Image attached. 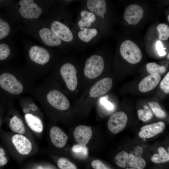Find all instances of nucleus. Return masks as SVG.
<instances>
[{"label":"nucleus","mask_w":169,"mask_h":169,"mask_svg":"<svg viewBox=\"0 0 169 169\" xmlns=\"http://www.w3.org/2000/svg\"><path fill=\"white\" fill-rule=\"evenodd\" d=\"M72 151L74 156L79 159H85L88 156L87 147L79 144L73 146L72 148Z\"/></svg>","instance_id":"b1692460"},{"label":"nucleus","mask_w":169,"mask_h":169,"mask_svg":"<svg viewBox=\"0 0 169 169\" xmlns=\"http://www.w3.org/2000/svg\"><path fill=\"white\" fill-rule=\"evenodd\" d=\"M127 164L131 168H136V156L131 153L129 155V161Z\"/></svg>","instance_id":"c9c22d12"},{"label":"nucleus","mask_w":169,"mask_h":169,"mask_svg":"<svg viewBox=\"0 0 169 169\" xmlns=\"http://www.w3.org/2000/svg\"><path fill=\"white\" fill-rule=\"evenodd\" d=\"M92 134L91 126L81 125L75 128L74 136L75 140L79 144L85 146L91 139Z\"/></svg>","instance_id":"4468645a"},{"label":"nucleus","mask_w":169,"mask_h":169,"mask_svg":"<svg viewBox=\"0 0 169 169\" xmlns=\"http://www.w3.org/2000/svg\"><path fill=\"white\" fill-rule=\"evenodd\" d=\"M126 169H129V168H127Z\"/></svg>","instance_id":"37998d69"},{"label":"nucleus","mask_w":169,"mask_h":169,"mask_svg":"<svg viewBox=\"0 0 169 169\" xmlns=\"http://www.w3.org/2000/svg\"><path fill=\"white\" fill-rule=\"evenodd\" d=\"M169 54H168V55H167V58L168 59H169Z\"/></svg>","instance_id":"a19ab883"},{"label":"nucleus","mask_w":169,"mask_h":169,"mask_svg":"<svg viewBox=\"0 0 169 169\" xmlns=\"http://www.w3.org/2000/svg\"><path fill=\"white\" fill-rule=\"evenodd\" d=\"M57 165L60 169H77L76 166L67 159L59 158L57 161Z\"/></svg>","instance_id":"c756f323"},{"label":"nucleus","mask_w":169,"mask_h":169,"mask_svg":"<svg viewBox=\"0 0 169 169\" xmlns=\"http://www.w3.org/2000/svg\"><path fill=\"white\" fill-rule=\"evenodd\" d=\"M143 9L139 5L132 4L126 8L124 14V19L130 25L137 24L143 17Z\"/></svg>","instance_id":"9d476101"},{"label":"nucleus","mask_w":169,"mask_h":169,"mask_svg":"<svg viewBox=\"0 0 169 169\" xmlns=\"http://www.w3.org/2000/svg\"><path fill=\"white\" fill-rule=\"evenodd\" d=\"M5 152L4 149L0 147V166L5 165L8 161V160L5 156Z\"/></svg>","instance_id":"e433bc0d"},{"label":"nucleus","mask_w":169,"mask_h":169,"mask_svg":"<svg viewBox=\"0 0 169 169\" xmlns=\"http://www.w3.org/2000/svg\"><path fill=\"white\" fill-rule=\"evenodd\" d=\"M144 108V109L139 110L137 113L140 120L143 122H146L152 118L153 114L149 106L145 105Z\"/></svg>","instance_id":"cd10ccee"},{"label":"nucleus","mask_w":169,"mask_h":169,"mask_svg":"<svg viewBox=\"0 0 169 169\" xmlns=\"http://www.w3.org/2000/svg\"><path fill=\"white\" fill-rule=\"evenodd\" d=\"M129 169H137L136 168H129Z\"/></svg>","instance_id":"ea45409f"},{"label":"nucleus","mask_w":169,"mask_h":169,"mask_svg":"<svg viewBox=\"0 0 169 169\" xmlns=\"http://www.w3.org/2000/svg\"><path fill=\"white\" fill-rule=\"evenodd\" d=\"M10 49L9 46L6 44H0V60H3L9 56Z\"/></svg>","instance_id":"2f4dec72"},{"label":"nucleus","mask_w":169,"mask_h":169,"mask_svg":"<svg viewBox=\"0 0 169 169\" xmlns=\"http://www.w3.org/2000/svg\"><path fill=\"white\" fill-rule=\"evenodd\" d=\"M134 152L136 155H140L143 152L142 148L140 146H137L134 149Z\"/></svg>","instance_id":"58836bf2"},{"label":"nucleus","mask_w":169,"mask_h":169,"mask_svg":"<svg viewBox=\"0 0 169 169\" xmlns=\"http://www.w3.org/2000/svg\"><path fill=\"white\" fill-rule=\"evenodd\" d=\"M50 28L58 38L67 44H70L75 42L76 38L75 34L67 24L54 21L52 23Z\"/></svg>","instance_id":"7ed1b4c3"},{"label":"nucleus","mask_w":169,"mask_h":169,"mask_svg":"<svg viewBox=\"0 0 169 169\" xmlns=\"http://www.w3.org/2000/svg\"><path fill=\"white\" fill-rule=\"evenodd\" d=\"M161 77L158 74H150L140 82L138 85L139 90L143 93L148 92L154 89L159 84Z\"/></svg>","instance_id":"dca6fc26"},{"label":"nucleus","mask_w":169,"mask_h":169,"mask_svg":"<svg viewBox=\"0 0 169 169\" xmlns=\"http://www.w3.org/2000/svg\"><path fill=\"white\" fill-rule=\"evenodd\" d=\"M19 4L21 6L19 9V12L25 18H37L41 14V9L34 3L33 0H21Z\"/></svg>","instance_id":"423d86ee"},{"label":"nucleus","mask_w":169,"mask_h":169,"mask_svg":"<svg viewBox=\"0 0 169 169\" xmlns=\"http://www.w3.org/2000/svg\"><path fill=\"white\" fill-rule=\"evenodd\" d=\"M60 72L68 89L74 91L76 89L78 80L76 69L73 64L67 63L61 67Z\"/></svg>","instance_id":"39448f33"},{"label":"nucleus","mask_w":169,"mask_h":169,"mask_svg":"<svg viewBox=\"0 0 169 169\" xmlns=\"http://www.w3.org/2000/svg\"></svg>","instance_id":"c03bdc74"},{"label":"nucleus","mask_w":169,"mask_h":169,"mask_svg":"<svg viewBox=\"0 0 169 169\" xmlns=\"http://www.w3.org/2000/svg\"><path fill=\"white\" fill-rule=\"evenodd\" d=\"M161 89L166 93H169V72L166 74L160 84Z\"/></svg>","instance_id":"473e14b6"},{"label":"nucleus","mask_w":169,"mask_h":169,"mask_svg":"<svg viewBox=\"0 0 169 169\" xmlns=\"http://www.w3.org/2000/svg\"><path fill=\"white\" fill-rule=\"evenodd\" d=\"M156 47L160 56H163L166 54L165 51V49H166L164 48L162 43L160 41H157L156 44Z\"/></svg>","instance_id":"f704fd0d"},{"label":"nucleus","mask_w":169,"mask_h":169,"mask_svg":"<svg viewBox=\"0 0 169 169\" xmlns=\"http://www.w3.org/2000/svg\"><path fill=\"white\" fill-rule=\"evenodd\" d=\"M100 102L107 110H111L113 108V105L110 102H109L105 97H102L100 99Z\"/></svg>","instance_id":"4c0bfd02"},{"label":"nucleus","mask_w":169,"mask_h":169,"mask_svg":"<svg viewBox=\"0 0 169 169\" xmlns=\"http://www.w3.org/2000/svg\"><path fill=\"white\" fill-rule=\"evenodd\" d=\"M159 39L161 40L165 41L167 40L169 37V27L165 23H161L157 27Z\"/></svg>","instance_id":"c85d7f7f"},{"label":"nucleus","mask_w":169,"mask_h":169,"mask_svg":"<svg viewBox=\"0 0 169 169\" xmlns=\"http://www.w3.org/2000/svg\"><path fill=\"white\" fill-rule=\"evenodd\" d=\"M39 33L43 41L47 46H57L62 44L63 41L48 28H42L39 30Z\"/></svg>","instance_id":"f3484780"},{"label":"nucleus","mask_w":169,"mask_h":169,"mask_svg":"<svg viewBox=\"0 0 169 169\" xmlns=\"http://www.w3.org/2000/svg\"><path fill=\"white\" fill-rule=\"evenodd\" d=\"M148 104L154 115L159 118H165L166 116L165 112L163 110L157 102L156 101L149 102Z\"/></svg>","instance_id":"bb28decb"},{"label":"nucleus","mask_w":169,"mask_h":169,"mask_svg":"<svg viewBox=\"0 0 169 169\" xmlns=\"http://www.w3.org/2000/svg\"><path fill=\"white\" fill-rule=\"evenodd\" d=\"M12 142L18 151L23 155L28 154L32 149V144L30 140L24 136L16 134L12 138Z\"/></svg>","instance_id":"f8f14e48"},{"label":"nucleus","mask_w":169,"mask_h":169,"mask_svg":"<svg viewBox=\"0 0 169 169\" xmlns=\"http://www.w3.org/2000/svg\"><path fill=\"white\" fill-rule=\"evenodd\" d=\"M91 166L94 169H110L103 162L99 160H95L91 162Z\"/></svg>","instance_id":"72a5a7b5"},{"label":"nucleus","mask_w":169,"mask_h":169,"mask_svg":"<svg viewBox=\"0 0 169 169\" xmlns=\"http://www.w3.org/2000/svg\"><path fill=\"white\" fill-rule=\"evenodd\" d=\"M10 29L8 24L0 18V39L8 35Z\"/></svg>","instance_id":"7c9ffc66"},{"label":"nucleus","mask_w":169,"mask_h":169,"mask_svg":"<svg viewBox=\"0 0 169 169\" xmlns=\"http://www.w3.org/2000/svg\"><path fill=\"white\" fill-rule=\"evenodd\" d=\"M165 127V123L162 121L145 125L141 128L139 136L143 139L150 138L162 132Z\"/></svg>","instance_id":"ddd939ff"},{"label":"nucleus","mask_w":169,"mask_h":169,"mask_svg":"<svg viewBox=\"0 0 169 169\" xmlns=\"http://www.w3.org/2000/svg\"><path fill=\"white\" fill-rule=\"evenodd\" d=\"M51 141L54 145L62 148L65 145L68 137L61 129L57 126L52 127L50 131Z\"/></svg>","instance_id":"a211bd4d"},{"label":"nucleus","mask_w":169,"mask_h":169,"mask_svg":"<svg viewBox=\"0 0 169 169\" xmlns=\"http://www.w3.org/2000/svg\"><path fill=\"white\" fill-rule=\"evenodd\" d=\"M167 20H168V21L169 22V15L168 16Z\"/></svg>","instance_id":"79ce46f5"},{"label":"nucleus","mask_w":169,"mask_h":169,"mask_svg":"<svg viewBox=\"0 0 169 169\" xmlns=\"http://www.w3.org/2000/svg\"><path fill=\"white\" fill-rule=\"evenodd\" d=\"M25 120L29 127L33 131L41 132L43 125L41 119L38 117L30 113H27L24 116Z\"/></svg>","instance_id":"412c9836"},{"label":"nucleus","mask_w":169,"mask_h":169,"mask_svg":"<svg viewBox=\"0 0 169 169\" xmlns=\"http://www.w3.org/2000/svg\"><path fill=\"white\" fill-rule=\"evenodd\" d=\"M98 34V31L95 28L85 27L78 28L75 34L76 38L80 41L88 43L92 41Z\"/></svg>","instance_id":"aec40b11"},{"label":"nucleus","mask_w":169,"mask_h":169,"mask_svg":"<svg viewBox=\"0 0 169 169\" xmlns=\"http://www.w3.org/2000/svg\"><path fill=\"white\" fill-rule=\"evenodd\" d=\"M29 54L32 60L42 65L47 63L50 58V54L46 49L37 45L31 47L29 51Z\"/></svg>","instance_id":"9b49d317"},{"label":"nucleus","mask_w":169,"mask_h":169,"mask_svg":"<svg viewBox=\"0 0 169 169\" xmlns=\"http://www.w3.org/2000/svg\"><path fill=\"white\" fill-rule=\"evenodd\" d=\"M114 160L117 166L125 168L129 161V155L126 152L121 151L116 155Z\"/></svg>","instance_id":"a878e982"},{"label":"nucleus","mask_w":169,"mask_h":169,"mask_svg":"<svg viewBox=\"0 0 169 169\" xmlns=\"http://www.w3.org/2000/svg\"><path fill=\"white\" fill-rule=\"evenodd\" d=\"M0 86L12 94H19L23 90L22 84L14 76L8 73H3L0 75Z\"/></svg>","instance_id":"20e7f679"},{"label":"nucleus","mask_w":169,"mask_h":169,"mask_svg":"<svg viewBox=\"0 0 169 169\" xmlns=\"http://www.w3.org/2000/svg\"><path fill=\"white\" fill-rule=\"evenodd\" d=\"M105 62L103 57L99 55L93 54L86 60L84 66V75L90 79H94L103 72Z\"/></svg>","instance_id":"f257e3e1"},{"label":"nucleus","mask_w":169,"mask_h":169,"mask_svg":"<svg viewBox=\"0 0 169 169\" xmlns=\"http://www.w3.org/2000/svg\"><path fill=\"white\" fill-rule=\"evenodd\" d=\"M112 81L110 78H105L96 82L91 88L89 91L90 96L97 98L102 96L111 89Z\"/></svg>","instance_id":"1a4fd4ad"},{"label":"nucleus","mask_w":169,"mask_h":169,"mask_svg":"<svg viewBox=\"0 0 169 169\" xmlns=\"http://www.w3.org/2000/svg\"><path fill=\"white\" fill-rule=\"evenodd\" d=\"M128 120L126 114L123 111L116 112L109 118L107 125L112 133L117 134L121 131L125 127Z\"/></svg>","instance_id":"0eeeda50"},{"label":"nucleus","mask_w":169,"mask_h":169,"mask_svg":"<svg viewBox=\"0 0 169 169\" xmlns=\"http://www.w3.org/2000/svg\"><path fill=\"white\" fill-rule=\"evenodd\" d=\"M9 126L11 129L14 132L21 134H23L25 133L23 122L17 116H14L10 119Z\"/></svg>","instance_id":"4be33fe9"},{"label":"nucleus","mask_w":169,"mask_h":169,"mask_svg":"<svg viewBox=\"0 0 169 169\" xmlns=\"http://www.w3.org/2000/svg\"><path fill=\"white\" fill-rule=\"evenodd\" d=\"M158 154H154L151 157L152 162L155 163H162L166 162L169 160V153L163 147H160L158 149Z\"/></svg>","instance_id":"5701e85b"},{"label":"nucleus","mask_w":169,"mask_h":169,"mask_svg":"<svg viewBox=\"0 0 169 169\" xmlns=\"http://www.w3.org/2000/svg\"><path fill=\"white\" fill-rule=\"evenodd\" d=\"M87 9L97 16L104 18L106 13V3L104 0H88L86 1Z\"/></svg>","instance_id":"2eb2a0df"},{"label":"nucleus","mask_w":169,"mask_h":169,"mask_svg":"<svg viewBox=\"0 0 169 169\" xmlns=\"http://www.w3.org/2000/svg\"><path fill=\"white\" fill-rule=\"evenodd\" d=\"M47 99L51 105L60 110H66L70 105L68 98L58 90H53L50 91L47 95Z\"/></svg>","instance_id":"6e6552de"},{"label":"nucleus","mask_w":169,"mask_h":169,"mask_svg":"<svg viewBox=\"0 0 169 169\" xmlns=\"http://www.w3.org/2000/svg\"><path fill=\"white\" fill-rule=\"evenodd\" d=\"M120 52L122 57L127 61L136 64L141 60L142 54L137 45L130 40H126L121 44Z\"/></svg>","instance_id":"f03ea898"},{"label":"nucleus","mask_w":169,"mask_h":169,"mask_svg":"<svg viewBox=\"0 0 169 169\" xmlns=\"http://www.w3.org/2000/svg\"><path fill=\"white\" fill-rule=\"evenodd\" d=\"M96 20L95 15L86 9H82L79 13V19L77 21L78 28H92L93 24Z\"/></svg>","instance_id":"6ab92c4d"},{"label":"nucleus","mask_w":169,"mask_h":169,"mask_svg":"<svg viewBox=\"0 0 169 169\" xmlns=\"http://www.w3.org/2000/svg\"><path fill=\"white\" fill-rule=\"evenodd\" d=\"M146 67L147 72L150 74H163L166 70L165 66L159 65L154 62L147 64Z\"/></svg>","instance_id":"393cba45"}]
</instances>
